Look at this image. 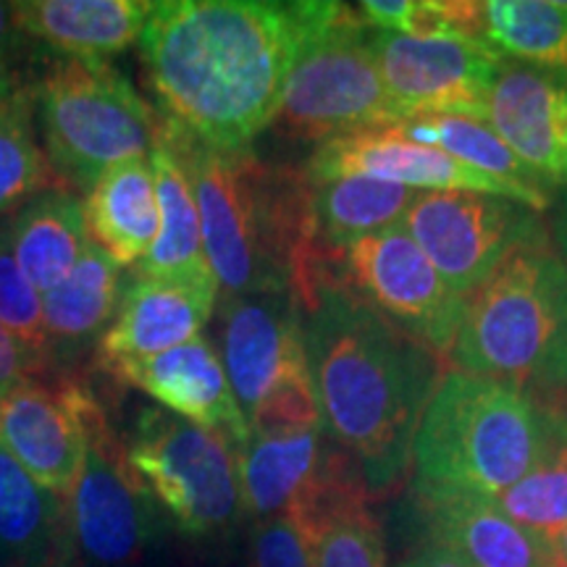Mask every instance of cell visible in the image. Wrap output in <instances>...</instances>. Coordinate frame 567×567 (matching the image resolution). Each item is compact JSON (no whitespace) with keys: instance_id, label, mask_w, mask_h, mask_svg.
<instances>
[{"instance_id":"6da1fadb","label":"cell","mask_w":567,"mask_h":567,"mask_svg":"<svg viewBox=\"0 0 567 567\" xmlns=\"http://www.w3.org/2000/svg\"><path fill=\"white\" fill-rule=\"evenodd\" d=\"M347 3L323 0H163L140 34L161 116L189 137L245 151L274 124L302 55Z\"/></svg>"},{"instance_id":"7a4b0ae2","label":"cell","mask_w":567,"mask_h":567,"mask_svg":"<svg viewBox=\"0 0 567 567\" xmlns=\"http://www.w3.org/2000/svg\"><path fill=\"white\" fill-rule=\"evenodd\" d=\"M302 331L323 431L358 463L368 492H389L413 463L442 358L337 281L302 310Z\"/></svg>"},{"instance_id":"3957f363","label":"cell","mask_w":567,"mask_h":567,"mask_svg":"<svg viewBox=\"0 0 567 567\" xmlns=\"http://www.w3.org/2000/svg\"><path fill=\"white\" fill-rule=\"evenodd\" d=\"M158 140L193 184L203 250L224 297L287 292L308 308L326 279V250L305 168L268 163L250 147L218 151L163 116Z\"/></svg>"},{"instance_id":"277c9868","label":"cell","mask_w":567,"mask_h":567,"mask_svg":"<svg viewBox=\"0 0 567 567\" xmlns=\"http://www.w3.org/2000/svg\"><path fill=\"white\" fill-rule=\"evenodd\" d=\"M555 417L509 381L446 371L413 442L415 494L499 499L547 455Z\"/></svg>"},{"instance_id":"5b68a950","label":"cell","mask_w":567,"mask_h":567,"mask_svg":"<svg viewBox=\"0 0 567 567\" xmlns=\"http://www.w3.org/2000/svg\"><path fill=\"white\" fill-rule=\"evenodd\" d=\"M450 363L567 413V264L555 247H523L471 297Z\"/></svg>"},{"instance_id":"8992f818","label":"cell","mask_w":567,"mask_h":567,"mask_svg":"<svg viewBox=\"0 0 567 567\" xmlns=\"http://www.w3.org/2000/svg\"><path fill=\"white\" fill-rule=\"evenodd\" d=\"M32 90L45 155L69 193H90L105 168L153 153L161 113L109 61L66 59Z\"/></svg>"},{"instance_id":"52a82bcc","label":"cell","mask_w":567,"mask_h":567,"mask_svg":"<svg viewBox=\"0 0 567 567\" xmlns=\"http://www.w3.org/2000/svg\"><path fill=\"white\" fill-rule=\"evenodd\" d=\"M126 457L145 492L182 534L218 536L243 515L237 446L216 431L163 408H145L134 423Z\"/></svg>"},{"instance_id":"ba28073f","label":"cell","mask_w":567,"mask_h":567,"mask_svg":"<svg viewBox=\"0 0 567 567\" xmlns=\"http://www.w3.org/2000/svg\"><path fill=\"white\" fill-rule=\"evenodd\" d=\"M394 122L396 111L375 59L371 27L350 6L297 63L271 126L284 140L323 145Z\"/></svg>"},{"instance_id":"9c48e42d","label":"cell","mask_w":567,"mask_h":567,"mask_svg":"<svg viewBox=\"0 0 567 567\" xmlns=\"http://www.w3.org/2000/svg\"><path fill=\"white\" fill-rule=\"evenodd\" d=\"M158 536L153 496L140 484L126 444L103 405L87 421V457L63 496L59 557L53 567H137Z\"/></svg>"},{"instance_id":"30bf717a","label":"cell","mask_w":567,"mask_h":567,"mask_svg":"<svg viewBox=\"0 0 567 567\" xmlns=\"http://www.w3.org/2000/svg\"><path fill=\"white\" fill-rule=\"evenodd\" d=\"M402 229L465 300L517 250L549 243L542 213L507 197L478 193H417Z\"/></svg>"},{"instance_id":"8fae6325","label":"cell","mask_w":567,"mask_h":567,"mask_svg":"<svg viewBox=\"0 0 567 567\" xmlns=\"http://www.w3.org/2000/svg\"><path fill=\"white\" fill-rule=\"evenodd\" d=\"M337 284L400 326L405 334L450 358L467 302L431 266L400 226L354 239L334 255Z\"/></svg>"},{"instance_id":"7c38bea8","label":"cell","mask_w":567,"mask_h":567,"mask_svg":"<svg viewBox=\"0 0 567 567\" xmlns=\"http://www.w3.org/2000/svg\"><path fill=\"white\" fill-rule=\"evenodd\" d=\"M371 40L396 122L431 113L484 122L494 84L509 63L507 55L478 42L405 38L373 27Z\"/></svg>"},{"instance_id":"4fadbf2b","label":"cell","mask_w":567,"mask_h":567,"mask_svg":"<svg viewBox=\"0 0 567 567\" xmlns=\"http://www.w3.org/2000/svg\"><path fill=\"white\" fill-rule=\"evenodd\" d=\"M97 405L76 375L27 381L0 400V442L40 486L66 496L87 457V421Z\"/></svg>"},{"instance_id":"5bb4252c","label":"cell","mask_w":567,"mask_h":567,"mask_svg":"<svg viewBox=\"0 0 567 567\" xmlns=\"http://www.w3.org/2000/svg\"><path fill=\"white\" fill-rule=\"evenodd\" d=\"M305 174L310 182L365 176V179L400 184L415 193H478L507 197V200L528 205L536 213L551 208V203L542 197L478 172L434 147L400 137L389 126L323 142L310 155Z\"/></svg>"},{"instance_id":"9a60e30c","label":"cell","mask_w":567,"mask_h":567,"mask_svg":"<svg viewBox=\"0 0 567 567\" xmlns=\"http://www.w3.org/2000/svg\"><path fill=\"white\" fill-rule=\"evenodd\" d=\"M221 363L247 421L276 386L310 371L302 313L287 292L224 297Z\"/></svg>"},{"instance_id":"2e32d148","label":"cell","mask_w":567,"mask_h":567,"mask_svg":"<svg viewBox=\"0 0 567 567\" xmlns=\"http://www.w3.org/2000/svg\"><path fill=\"white\" fill-rule=\"evenodd\" d=\"M103 371L151 394L168 413L226 436L237 450L250 439V423L231 392L221 358L205 337L151 358L122 360Z\"/></svg>"},{"instance_id":"e0dca14e","label":"cell","mask_w":567,"mask_h":567,"mask_svg":"<svg viewBox=\"0 0 567 567\" xmlns=\"http://www.w3.org/2000/svg\"><path fill=\"white\" fill-rule=\"evenodd\" d=\"M216 276L208 279H158L134 274L122 292L116 316L97 342V368L122 360L151 358L200 337L218 302Z\"/></svg>"},{"instance_id":"ac0fdd59","label":"cell","mask_w":567,"mask_h":567,"mask_svg":"<svg viewBox=\"0 0 567 567\" xmlns=\"http://www.w3.org/2000/svg\"><path fill=\"white\" fill-rule=\"evenodd\" d=\"M484 122L544 179L555 187L567 184V76L509 61Z\"/></svg>"},{"instance_id":"d6986e66","label":"cell","mask_w":567,"mask_h":567,"mask_svg":"<svg viewBox=\"0 0 567 567\" xmlns=\"http://www.w3.org/2000/svg\"><path fill=\"white\" fill-rule=\"evenodd\" d=\"M429 542L442 544L467 567H557L547 542L530 534L494 499L467 494H415Z\"/></svg>"},{"instance_id":"ffe728a7","label":"cell","mask_w":567,"mask_h":567,"mask_svg":"<svg viewBox=\"0 0 567 567\" xmlns=\"http://www.w3.org/2000/svg\"><path fill=\"white\" fill-rule=\"evenodd\" d=\"M21 38L74 61H109L140 42L151 0H21L11 3Z\"/></svg>"},{"instance_id":"44dd1931","label":"cell","mask_w":567,"mask_h":567,"mask_svg":"<svg viewBox=\"0 0 567 567\" xmlns=\"http://www.w3.org/2000/svg\"><path fill=\"white\" fill-rule=\"evenodd\" d=\"M84 226L90 243L118 266H137L153 250L161 213L151 155L105 168L84 200Z\"/></svg>"},{"instance_id":"7402d4cb","label":"cell","mask_w":567,"mask_h":567,"mask_svg":"<svg viewBox=\"0 0 567 567\" xmlns=\"http://www.w3.org/2000/svg\"><path fill=\"white\" fill-rule=\"evenodd\" d=\"M118 274L122 266L90 243L66 279L42 297L48 350L59 373L63 360H76L95 339L101 342L124 292Z\"/></svg>"},{"instance_id":"603a6c76","label":"cell","mask_w":567,"mask_h":567,"mask_svg":"<svg viewBox=\"0 0 567 567\" xmlns=\"http://www.w3.org/2000/svg\"><path fill=\"white\" fill-rule=\"evenodd\" d=\"M13 258L40 292L66 279L90 245L80 195L55 187L34 195L6 221Z\"/></svg>"},{"instance_id":"cb8c5ba5","label":"cell","mask_w":567,"mask_h":567,"mask_svg":"<svg viewBox=\"0 0 567 567\" xmlns=\"http://www.w3.org/2000/svg\"><path fill=\"white\" fill-rule=\"evenodd\" d=\"M321 425L250 434L237 450L245 513L260 520L289 513L321 463Z\"/></svg>"},{"instance_id":"d4e9b609","label":"cell","mask_w":567,"mask_h":567,"mask_svg":"<svg viewBox=\"0 0 567 567\" xmlns=\"http://www.w3.org/2000/svg\"><path fill=\"white\" fill-rule=\"evenodd\" d=\"M63 496L40 486L0 442V567H53Z\"/></svg>"},{"instance_id":"484cf974","label":"cell","mask_w":567,"mask_h":567,"mask_svg":"<svg viewBox=\"0 0 567 567\" xmlns=\"http://www.w3.org/2000/svg\"><path fill=\"white\" fill-rule=\"evenodd\" d=\"M151 163L161 229L153 250L134 266V274L158 276V279H208L213 271L203 250L200 213H197L193 184L172 147L163 145L161 140H155Z\"/></svg>"},{"instance_id":"4316f807","label":"cell","mask_w":567,"mask_h":567,"mask_svg":"<svg viewBox=\"0 0 567 567\" xmlns=\"http://www.w3.org/2000/svg\"><path fill=\"white\" fill-rule=\"evenodd\" d=\"M389 130L410 142H417V145L434 147V151L452 155L460 163H467V166L478 168V172L492 174L496 179L513 184V187L526 189V193L542 197V200L551 205L557 200L555 184L544 179L526 161L517 158L509 151L507 142L486 122H478V118L431 113V116L400 118Z\"/></svg>"},{"instance_id":"83f0119b","label":"cell","mask_w":567,"mask_h":567,"mask_svg":"<svg viewBox=\"0 0 567 567\" xmlns=\"http://www.w3.org/2000/svg\"><path fill=\"white\" fill-rule=\"evenodd\" d=\"M415 195V189L365 176L313 182L318 245L339 252L354 239L400 226Z\"/></svg>"},{"instance_id":"f1b7e54d","label":"cell","mask_w":567,"mask_h":567,"mask_svg":"<svg viewBox=\"0 0 567 567\" xmlns=\"http://www.w3.org/2000/svg\"><path fill=\"white\" fill-rule=\"evenodd\" d=\"M484 42L509 61L567 76V3L486 0Z\"/></svg>"},{"instance_id":"f546056e","label":"cell","mask_w":567,"mask_h":567,"mask_svg":"<svg viewBox=\"0 0 567 567\" xmlns=\"http://www.w3.org/2000/svg\"><path fill=\"white\" fill-rule=\"evenodd\" d=\"M61 187L45 147L38 142V111L32 84H11L0 101V218L45 189Z\"/></svg>"},{"instance_id":"4dcf8cb0","label":"cell","mask_w":567,"mask_h":567,"mask_svg":"<svg viewBox=\"0 0 567 567\" xmlns=\"http://www.w3.org/2000/svg\"><path fill=\"white\" fill-rule=\"evenodd\" d=\"M509 520L547 542L559 536L567 526V413L555 417L547 455L528 476L496 499Z\"/></svg>"},{"instance_id":"1f68e13d","label":"cell","mask_w":567,"mask_h":567,"mask_svg":"<svg viewBox=\"0 0 567 567\" xmlns=\"http://www.w3.org/2000/svg\"><path fill=\"white\" fill-rule=\"evenodd\" d=\"M358 11L368 27L381 32L486 45L481 3H460V0H365V3L358 6Z\"/></svg>"},{"instance_id":"d6a6232c","label":"cell","mask_w":567,"mask_h":567,"mask_svg":"<svg viewBox=\"0 0 567 567\" xmlns=\"http://www.w3.org/2000/svg\"><path fill=\"white\" fill-rule=\"evenodd\" d=\"M0 323L27 347H32L34 352L51 358L45 318H42V300L38 297V289L21 274L17 258H13L6 221L0 224Z\"/></svg>"},{"instance_id":"836d02e7","label":"cell","mask_w":567,"mask_h":567,"mask_svg":"<svg viewBox=\"0 0 567 567\" xmlns=\"http://www.w3.org/2000/svg\"><path fill=\"white\" fill-rule=\"evenodd\" d=\"M250 567H313L310 544L289 513L255 526Z\"/></svg>"},{"instance_id":"e575fe53","label":"cell","mask_w":567,"mask_h":567,"mask_svg":"<svg viewBox=\"0 0 567 567\" xmlns=\"http://www.w3.org/2000/svg\"><path fill=\"white\" fill-rule=\"evenodd\" d=\"M55 373L59 371H55L51 358L34 352L32 347H27L0 323V400L27 381L51 379Z\"/></svg>"},{"instance_id":"d590c367","label":"cell","mask_w":567,"mask_h":567,"mask_svg":"<svg viewBox=\"0 0 567 567\" xmlns=\"http://www.w3.org/2000/svg\"><path fill=\"white\" fill-rule=\"evenodd\" d=\"M400 567H467L455 551L442 547L436 542H425L421 549H415Z\"/></svg>"},{"instance_id":"8d00e7d4","label":"cell","mask_w":567,"mask_h":567,"mask_svg":"<svg viewBox=\"0 0 567 567\" xmlns=\"http://www.w3.org/2000/svg\"><path fill=\"white\" fill-rule=\"evenodd\" d=\"M21 32L17 30V21H13L11 3H0V74H11L9 61L17 53Z\"/></svg>"},{"instance_id":"74e56055","label":"cell","mask_w":567,"mask_h":567,"mask_svg":"<svg viewBox=\"0 0 567 567\" xmlns=\"http://www.w3.org/2000/svg\"><path fill=\"white\" fill-rule=\"evenodd\" d=\"M551 210H555V216H551L549 237L555 239L559 258H563L567 264V193L557 195V200H555V205H551Z\"/></svg>"},{"instance_id":"f35d334b","label":"cell","mask_w":567,"mask_h":567,"mask_svg":"<svg viewBox=\"0 0 567 567\" xmlns=\"http://www.w3.org/2000/svg\"><path fill=\"white\" fill-rule=\"evenodd\" d=\"M551 555H555L557 567H567V526L559 530V536L551 542Z\"/></svg>"},{"instance_id":"ab89813d","label":"cell","mask_w":567,"mask_h":567,"mask_svg":"<svg viewBox=\"0 0 567 567\" xmlns=\"http://www.w3.org/2000/svg\"><path fill=\"white\" fill-rule=\"evenodd\" d=\"M17 82V76H11V74H0V101H3L6 97V92L11 90V84Z\"/></svg>"}]
</instances>
